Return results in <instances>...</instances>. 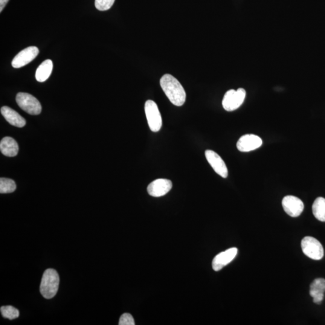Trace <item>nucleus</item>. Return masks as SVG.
<instances>
[{
    "mask_svg": "<svg viewBox=\"0 0 325 325\" xmlns=\"http://www.w3.org/2000/svg\"><path fill=\"white\" fill-rule=\"evenodd\" d=\"M161 86L168 99L173 105L181 106L186 99V94L179 81L172 75L165 74L161 80Z\"/></svg>",
    "mask_w": 325,
    "mask_h": 325,
    "instance_id": "1",
    "label": "nucleus"
},
{
    "mask_svg": "<svg viewBox=\"0 0 325 325\" xmlns=\"http://www.w3.org/2000/svg\"><path fill=\"white\" fill-rule=\"evenodd\" d=\"M60 283L59 275L56 270L48 269L43 273L40 292L45 299L53 298L57 294Z\"/></svg>",
    "mask_w": 325,
    "mask_h": 325,
    "instance_id": "2",
    "label": "nucleus"
},
{
    "mask_svg": "<svg viewBox=\"0 0 325 325\" xmlns=\"http://www.w3.org/2000/svg\"><path fill=\"white\" fill-rule=\"evenodd\" d=\"M16 101L20 108L28 114L37 115L41 113L42 106L39 101L27 93H18L16 97Z\"/></svg>",
    "mask_w": 325,
    "mask_h": 325,
    "instance_id": "3",
    "label": "nucleus"
},
{
    "mask_svg": "<svg viewBox=\"0 0 325 325\" xmlns=\"http://www.w3.org/2000/svg\"><path fill=\"white\" fill-rule=\"evenodd\" d=\"M301 248L304 254L313 260H320L324 256L323 246L314 237H304L301 242Z\"/></svg>",
    "mask_w": 325,
    "mask_h": 325,
    "instance_id": "4",
    "label": "nucleus"
},
{
    "mask_svg": "<svg viewBox=\"0 0 325 325\" xmlns=\"http://www.w3.org/2000/svg\"><path fill=\"white\" fill-rule=\"evenodd\" d=\"M246 91L243 88L230 90L226 92L222 101L223 109L226 111L232 112L239 108L246 98Z\"/></svg>",
    "mask_w": 325,
    "mask_h": 325,
    "instance_id": "5",
    "label": "nucleus"
},
{
    "mask_svg": "<svg viewBox=\"0 0 325 325\" xmlns=\"http://www.w3.org/2000/svg\"><path fill=\"white\" fill-rule=\"evenodd\" d=\"M145 112L150 130L153 132L160 131L162 126V118L155 101L148 100L145 103Z\"/></svg>",
    "mask_w": 325,
    "mask_h": 325,
    "instance_id": "6",
    "label": "nucleus"
},
{
    "mask_svg": "<svg viewBox=\"0 0 325 325\" xmlns=\"http://www.w3.org/2000/svg\"><path fill=\"white\" fill-rule=\"evenodd\" d=\"M39 53V49L36 46H29L24 50L20 51L11 62V65L14 68L23 67L30 63L37 57Z\"/></svg>",
    "mask_w": 325,
    "mask_h": 325,
    "instance_id": "7",
    "label": "nucleus"
},
{
    "mask_svg": "<svg viewBox=\"0 0 325 325\" xmlns=\"http://www.w3.org/2000/svg\"><path fill=\"white\" fill-rule=\"evenodd\" d=\"M284 210L290 216L297 217L303 212L304 204L300 198L294 196H286L282 201Z\"/></svg>",
    "mask_w": 325,
    "mask_h": 325,
    "instance_id": "8",
    "label": "nucleus"
},
{
    "mask_svg": "<svg viewBox=\"0 0 325 325\" xmlns=\"http://www.w3.org/2000/svg\"><path fill=\"white\" fill-rule=\"evenodd\" d=\"M205 155L209 164L213 167L215 172L222 178H226L228 175V171L222 159L212 150L206 151Z\"/></svg>",
    "mask_w": 325,
    "mask_h": 325,
    "instance_id": "9",
    "label": "nucleus"
},
{
    "mask_svg": "<svg viewBox=\"0 0 325 325\" xmlns=\"http://www.w3.org/2000/svg\"><path fill=\"white\" fill-rule=\"evenodd\" d=\"M262 139L254 135H246L238 141L237 148L241 152H249L257 150L262 146Z\"/></svg>",
    "mask_w": 325,
    "mask_h": 325,
    "instance_id": "10",
    "label": "nucleus"
},
{
    "mask_svg": "<svg viewBox=\"0 0 325 325\" xmlns=\"http://www.w3.org/2000/svg\"><path fill=\"white\" fill-rule=\"evenodd\" d=\"M172 187V181L167 179H158L151 182L147 190L150 195L161 197L166 194Z\"/></svg>",
    "mask_w": 325,
    "mask_h": 325,
    "instance_id": "11",
    "label": "nucleus"
},
{
    "mask_svg": "<svg viewBox=\"0 0 325 325\" xmlns=\"http://www.w3.org/2000/svg\"><path fill=\"white\" fill-rule=\"evenodd\" d=\"M238 249L232 248L220 252L214 258L212 267L214 271H219L223 267L228 265L233 261L237 254Z\"/></svg>",
    "mask_w": 325,
    "mask_h": 325,
    "instance_id": "12",
    "label": "nucleus"
},
{
    "mask_svg": "<svg viewBox=\"0 0 325 325\" xmlns=\"http://www.w3.org/2000/svg\"><path fill=\"white\" fill-rule=\"evenodd\" d=\"M1 113L5 120L11 126L22 128L25 126L26 121L24 118L17 113L15 110L7 106L1 107Z\"/></svg>",
    "mask_w": 325,
    "mask_h": 325,
    "instance_id": "13",
    "label": "nucleus"
},
{
    "mask_svg": "<svg viewBox=\"0 0 325 325\" xmlns=\"http://www.w3.org/2000/svg\"><path fill=\"white\" fill-rule=\"evenodd\" d=\"M325 292V280L317 278L310 285V295L315 304H320L323 301Z\"/></svg>",
    "mask_w": 325,
    "mask_h": 325,
    "instance_id": "14",
    "label": "nucleus"
},
{
    "mask_svg": "<svg viewBox=\"0 0 325 325\" xmlns=\"http://www.w3.org/2000/svg\"><path fill=\"white\" fill-rule=\"evenodd\" d=\"M0 150L2 155L13 158L18 155L19 147L14 139L10 137H5L0 142Z\"/></svg>",
    "mask_w": 325,
    "mask_h": 325,
    "instance_id": "15",
    "label": "nucleus"
},
{
    "mask_svg": "<svg viewBox=\"0 0 325 325\" xmlns=\"http://www.w3.org/2000/svg\"><path fill=\"white\" fill-rule=\"evenodd\" d=\"M53 62L50 59L46 60L40 64L36 72V78L39 82H44L50 77L53 71Z\"/></svg>",
    "mask_w": 325,
    "mask_h": 325,
    "instance_id": "16",
    "label": "nucleus"
},
{
    "mask_svg": "<svg viewBox=\"0 0 325 325\" xmlns=\"http://www.w3.org/2000/svg\"><path fill=\"white\" fill-rule=\"evenodd\" d=\"M313 213L316 218L321 222H325V199L319 197L313 203Z\"/></svg>",
    "mask_w": 325,
    "mask_h": 325,
    "instance_id": "17",
    "label": "nucleus"
},
{
    "mask_svg": "<svg viewBox=\"0 0 325 325\" xmlns=\"http://www.w3.org/2000/svg\"><path fill=\"white\" fill-rule=\"evenodd\" d=\"M15 182L9 178H0V193H10L16 190Z\"/></svg>",
    "mask_w": 325,
    "mask_h": 325,
    "instance_id": "18",
    "label": "nucleus"
},
{
    "mask_svg": "<svg viewBox=\"0 0 325 325\" xmlns=\"http://www.w3.org/2000/svg\"><path fill=\"white\" fill-rule=\"evenodd\" d=\"M0 311L4 318L10 319V320L18 318L19 316V310L11 306H2L0 309Z\"/></svg>",
    "mask_w": 325,
    "mask_h": 325,
    "instance_id": "19",
    "label": "nucleus"
},
{
    "mask_svg": "<svg viewBox=\"0 0 325 325\" xmlns=\"http://www.w3.org/2000/svg\"><path fill=\"white\" fill-rule=\"evenodd\" d=\"M115 0H95V7L100 11L110 9L114 4Z\"/></svg>",
    "mask_w": 325,
    "mask_h": 325,
    "instance_id": "20",
    "label": "nucleus"
},
{
    "mask_svg": "<svg viewBox=\"0 0 325 325\" xmlns=\"http://www.w3.org/2000/svg\"><path fill=\"white\" fill-rule=\"evenodd\" d=\"M120 325H135V322L134 318L133 316L129 314V313H124L121 316L120 322H119Z\"/></svg>",
    "mask_w": 325,
    "mask_h": 325,
    "instance_id": "21",
    "label": "nucleus"
},
{
    "mask_svg": "<svg viewBox=\"0 0 325 325\" xmlns=\"http://www.w3.org/2000/svg\"><path fill=\"white\" fill-rule=\"evenodd\" d=\"M8 1L9 0H0V12H1L2 10L4 9Z\"/></svg>",
    "mask_w": 325,
    "mask_h": 325,
    "instance_id": "22",
    "label": "nucleus"
}]
</instances>
